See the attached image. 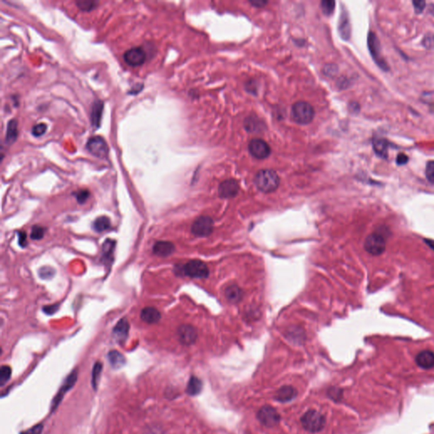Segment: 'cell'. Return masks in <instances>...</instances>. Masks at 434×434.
<instances>
[{
    "label": "cell",
    "instance_id": "46",
    "mask_svg": "<svg viewBox=\"0 0 434 434\" xmlns=\"http://www.w3.org/2000/svg\"><path fill=\"white\" fill-rule=\"evenodd\" d=\"M424 242H425V243H426V244H427V245L432 249V250H434V240H431V239H426H426H424Z\"/></svg>",
    "mask_w": 434,
    "mask_h": 434
},
{
    "label": "cell",
    "instance_id": "2",
    "mask_svg": "<svg viewBox=\"0 0 434 434\" xmlns=\"http://www.w3.org/2000/svg\"><path fill=\"white\" fill-rule=\"evenodd\" d=\"M300 422L305 430L311 433H316L324 428L326 418L317 410H309L300 418Z\"/></svg>",
    "mask_w": 434,
    "mask_h": 434
},
{
    "label": "cell",
    "instance_id": "29",
    "mask_svg": "<svg viewBox=\"0 0 434 434\" xmlns=\"http://www.w3.org/2000/svg\"><path fill=\"white\" fill-rule=\"evenodd\" d=\"M98 2L95 1H76V6L79 10L84 12H90L97 8Z\"/></svg>",
    "mask_w": 434,
    "mask_h": 434
},
{
    "label": "cell",
    "instance_id": "11",
    "mask_svg": "<svg viewBox=\"0 0 434 434\" xmlns=\"http://www.w3.org/2000/svg\"><path fill=\"white\" fill-rule=\"evenodd\" d=\"M248 150L254 158L258 159H266L271 154V148L266 141L261 138H254L248 144Z\"/></svg>",
    "mask_w": 434,
    "mask_h": 434
},
{
    "label": "cell",
    "instance_id": "1",
    "mask_svg": "<svg viewBox=\"0 0 434 434\" xmlns=\"http://www.w3.org/2000/svg\"><path fill=\"white\" fill-rule=\"evenodd\" d=\"M254 184L259 191L265 194L275 192L280 185L278 173L273 170H262L254 178Z\"/></svg>",
    "mask_w": 434,
    "mask_h": 434
},
{
    "label": "cell",
    "instance_id": "40",
    "mask_svg": "<svg viewBox=\"0 0 434 434\" xmlns=\"http://www.w3.org/2000/svg\"><path fill=\"white\" fill-rule=\"evenodd\" d=\"M413 6L415 7V11L416 13H421L422 11H423L424 9H425V6H426V2L425 1H413Z\"/></svg>",
    "mask_w": 434,
    "mask_h": 434
},
{
    "label": "cell",
    "instance_id": "32",
    "mask_svg": "<svg viewBox=\"0 0 434 434\" xmlns=\"http://www.w3.org/2000/svg\"><path fill=\"white\" fill-rule=\"evenodd\" d=\"M11 368L8 366H3L0 370V385L6 384L11 377Z\"/></svg>",
    "mask_w": 434,
    "mask_h": 434
},
{
    "label": "cell",
    "instance_id": "8",
    "mask_svg": "<svg viewBox=\"0 0 434 434\" xmlns=\"http://www.w3.org/2000/svg\"><path fill=\"white\" fill-rule=\"evenodd\" d=\"M257 418L263 426L274 427L281 421V416L278 410L270 405H265L257 413Z\"/></svg>",
    "mask_w": 434,
    "mask_h": 434
},
{
    "label": "cell",
    "instance_id": "42",
    "mask_svg": "<svg viewBox=\"0 0 434 434\" xmlns=\"http://www.w3.org/2000/svg\"><path fill=\"white\" fill-rule=\"evenodd\" d=\"M42 431H43V425L38 424L37 426H33V428H31L22 434H41Z\"/></svg>",
    "mask_w": 434,
    "mask_h": 434
},
{
    "label": "cell",
    "instance_id": "25",
    "mask_svg": "<svg viewBox=\"0 0 434 434\" xmlns=\"http://www.w3.org/2000/svg\"><path fill=\"white\" fill-rule=\"evenodd\" d=\"M202 387V382H201V380L196 378V377L193 376L189 379V383H188V386H187L186 391L189 395L195 396V395H197V394H200V392H201Z\"/></svg>",
    "mask_w": 434,
    "mask_h": 434
},
{
    "label": "cell",
    "instance_id": "39",
    "mask_svg": "<svg viewBox=\"0 0 434 434\" xmlns=\"http://www.w3.org/2000/svg\"><path fill=\"white\" fill-rule=\"evenodd\" d=\"M59 304L45 305V306H43V312L47 314V315H49V316H51V315H54V313L56 312L57 310H59Z\"/></svg>",
    "mask_w": 434,
    "mask_h": 434
},
{
    "label": "cell",
    "instance_id": "9",
    "mask_svg": "<svg viewBox=\"0 0 434 434\" xmlns=\"http://www.w3.org/2000/svg\"><path fill=\"white\" fill-rule=\"evenodd\" d=\"M368 47H369L370 53L372 54V58L374 59L379 67L383 70H388V66L386 63L385 59L383 58L381 49L380 41L374 33H370L368 35Z\"/></svg>",
    "mask_w": 434,
    "mask_h": 434
},
{
    "label": "cell",
    "instance_id": "18",
    "mask_svg": "<svg viewBox=\"0 0 434 434\" xmlns=\"http://www.w3.org/2000/svg\"><path fill=\"white\" fill-rule=\"evenodd\" d=\"M297 396V390L292 386H283L278 391L276 392V400L280 403H287L295 399Z\"/></svg>",
    "mask_w": 434,
    "mask_h": 434
},
{
    "label": "cell",
    "instance_id": "7",
    "mask_svg": "<svg viewBox=\"0 0 434 434\" xmlns=\"http://www.w3.org/2000/svg\"><path fill=\"white\" fill-rule=\"evenodd\" d=\"M214 221L209 216H200L192 225L191 232L196 237H207L213 232Z\"/></svg>",
    "mask_w": 434,
    "mask_h": 434
},
{
    "label": "cell",
    "instance_id": "33",
    "mask_svg": "<svg viewBox=\"0 0 434 434\" xmlns=\"http://www.w3.org/2000/svg\"><path fill=\"white\" fill-rule=\"evenodd\" d=\"M321 11L326 16H330L334 11V1H322L321 3Z\"/></svg>",
    "mask_w": 434,
    "mask_h": 434
},
{
    "label": "cell",
    "instance_id": "28",
    "mask_svg": "<svg viewBox=\"0 0 434 434\" xmlns=\"http://www.w3.org/2000/svg\"><path fill=\"white\" fill-rule=\"evenodd\" d=\"M116 242L111 239L107 240L103 244V261L106 262H112L113 261V253L115 249Z\"/></svg>",
    "mask_w": 434,
    "mask_h": 434
},
{
    "label": "cell",
    "instance_id": "6",
    "mask_svg": "<svg viewBox=\"0 0 434 434\" xmlns=\"http://www.w3.org/2000/svg\"><path fill=\"white\" fill-rule=\"evenodd\" d=\"M88 151L100 159H106L109 155V146L101 136H94L88 140L86 145Z\"/></svg>",
    "mask_w": 434,
    "mask_h": 434
},
{
    "label": "cell",
    "instance_id": "37",
    "mask_svg": "<svg viewBox=\"0 0 434 434\" xmlns=\"http://www.w3.org/2000/svg\"><path fill=\"white\" fill-rule=\"evenodd\" d=\"M54 269H52L51 267H43L39 271V275L43 279H49L54 276Z\"/></svg>",
    "mask_w": 434,
    "mask_h": 434
},
{
    "label": "cell",
    "instance_id": "16",
    "mask_svg": "<svg viewBox=\"0 0 434 434\" xmlns=\"http://www.w3.org/2000/svg\"><path fill=\"white\" fill-rule=\"evenodd\" d=\"M130 325L127 318H122L117 322L116 326L114 327L113 335L118 342H125L128 336L129 332Z\"/></svg>",
    "mask_w": 434,
    "mask_h": 434
},
{
    "label": "cell",
    "instance_id": "36",
    "mask_svg": "<svg viewBox=\"0 0 434 434\" xmlns=\"http://www.w3.org/2000/svg\"><path fill=\"white\" fill-rule=\"evenodd\" d=\"M426 177L428 182L434 184V160L427 162L426 165Z\"/></svg>",
    "mask_w": 434,
    "mask_h": 434
},
{
    "label": "cell",
    "instance_id": "3",
    "mask_svg": "<svg viewBox=\"0 0 434 434\" xmlns=\"http://www.w3.org/2000/svg\"><path fill=\"white\" fill-rule=\"evenodd\" d=\"M292 118L298 124L306 125L312 122L315 111L307 102H297L292 107Z\"/></svg>",
    "mask_w": 434,
    "mask_h": 434
},
{
    "label": "cell",
    "instance_id": "19",
    "mask_svg": "<svg viewBox=\"0 0 434 434\" xmlns=\"http://www.w3.org/2000/svg\"><path fill=\"white\" fill-rule=\"evenodd\" d=\"M140 317L145 323L156 324L161 319V314L156 308L145 307L141 310Z\"/></svg>",
    "mask_w": 434,
    "mask_h": 434
},
{
    "label": "cell",
    "instance_id": "5",
    "mask_svg": "<svg viewBox=\"0 0 434 434\" xmlns=\"http://www.w3.org/2000/svg\"><path fill=\"white\" fill-rule=\"evenodd\" d=\"M364 248L372 255H380L386 249V238L380 232H374L366 238Z\"/></svg>",
    "mask_w": 434,
    "mask_h": 434
},
{
    "label": "cell",
    "instance_id": "12",
    "mask_svg": "<svg viewBox=\"0 0 434 434\" xmlns=\"http://www.w3.org/2000/svg\"><path fill=\"white\" fill-rule=\"evenodd\" d=\"M178 339L184 345H192L196 342L198 332L196 328L191 325H182L178 329Z\"/></svg>",
    "mask_w": 434,
    "mask_h": 434
},
{
    "label": "cell",
    "instance_id": "30",
    "mask_svg": "<svg viewBox=\"0 0 434 434\" xmlns=\"http://www.w3.org/2000/svg\"><path fill=\"white\" fill-rule=\"evenodd\" d=\"M102 364L100 362H97L94 367L92 374V384L95 389H97L98 384L100 383V376L102 372Z\"/></svg>",
    "mask_w": 434,
    "mask_h": 434
},
{
    "label": "cell",
    "instance_id": "15",
    "mask_svg": "<svg viewBox=\"0 0 434 434\" xmlns=\"http://www.w3.org/2000/svg\"><path fill=\"white\" fill-rule=\"evenodd\" d=\"M175 249V245L169 241H158L153 246V253L159 257L170 256Z\"/></svg>",
    "mask_w": 434,
    "mask_h": 434
},
{
    "label": "cell",
    "instance_id": "23",
    "mask_svg": "<svg viewBox=\"0 0 434 434\" xmlns=\"http://www.w3.org/2000/svg\"><path fill=\"white\" fill-rule=\"evenodd\" d=\"M351 24L348 15L346 12H342L339 22V33L344 40H348L351 37Z\"/></svg>",
    "mask_w": 434,
    "mask_h": 434
},
{
    "label": "cell",
    "instance_id": "14",
    "mask_svg": "<svg viewBox=\"0 0 434 434\" xmlns=\"http://www.w3.org/2000/svg\"><path fill=\"white\" fill-rule=\"evenodd\" d=\"M76 379H77V372H76V371H74V372H71V374L66 378V380H65V383H64L62 387H61L60 391L58 393L57 396L54 398V401H53V405H52V409H53V410L57 407V405H59V402L61 401V399H62L63 396L65 395V393L69 391L70 388H72L74 384L76 383Z\"/></svg>",
    "mask_w": 434,
    "mask_h": 434
},
{
    "label": "cell",
    "instance_id": "31",
    "mask_svg": "<svg viewBox=\"0 0 434 434\" xmlns=\"http://www.w3.org/2000/svg\"><path fill=\"white\" fill-rule=\"evenodd\" d=\"M45 232H46V229L44 227H41V226H34L32 228V232H31L30 237H31V238L33 240H41L44 237Z\"/></svg>",
    "mask_w": 434,
    "mask_h": 434
},
{
    "label": "cell",
    "instance_id": "20",
    "mask_svg": "<svg viewBox=\"0 0 434 434\" xmlns=\"http://www.w3.org/2000/svg\"><path fill=\"white\" fill-rule=\"evenodd\" d=\"M103 111H104V102L101 100H96L94 103L91 110V122L93 127L99 128L101 124V119H102Z\"/></svg>",
    "mask_w": 434,
    "mask_h": 434
},
{
    "label": "cell",
    "instance_id": "22",
    "mask_svg": "<svg viewBox=\"0 0 434 434\" xmlns=\"http://www.w3.org/2000/svg\"><path fill=\"white\" fill-rule=\"evenodd\" d=\"M18 123L17 120H11L7 125L6 131V143L7 144H12L17 141L18 137Z\"/></svg>",
    "mask_w": 434,
    "mask_h": 434
},
{
    "label": "cell",
    "instance_id": "44",
    "mask_svg": "<svg viewBox=\"0 0 434 434\" xmlns=\"http://www.w3.org/2000/svg\"><path fill=\"white\" fill-rule=\"evenodd\" d=\"M19 237V244L22 248H25L27 245V234L24 232H20L18 234Z\"/></svg>",
    "mask_w": 434,
    "mask_h": 434
},
{
    "label": "cell",
    "instance_id": "26",
    "mask_svg": "<svg viewBox=\"0 0 434 434\" xmlns=\"http://www.w3.org/2000/svg\"><path fill=\"white\" fill-rule=\"evenodd\" d=\"M108 359L111 366L116 369H119L126 364V358L119 351H111L108 354Z\"/></svg>",
    "mask_w": 434,
    "mask_h": 434
},
{
    "label": "cell",
    "instance_id": "17",
    "mask_svg": "<svg viewBox=\"0 0 434 434\" xmlns=\"http://www.w3.org/2000/svg\"><path fill=\"white\" fill-rule=\"evenodd\" d=\"M415 363L424 370L434 367V353L430 351H423L415 356Z\"/></svg>",
    "mask_w": 434,
    "mask_h": 434
},
{
    "label": "cell",
    "instance_id": "10",
    "mask_svg": "<svg viewBox=\"0 0 434 434\" xmlns=\"http://www.w3.org/2000/svg\"><path fill=\"white\" fill-rule=\"evenodd\" d=\"M123 59L127 65L132 67H137L145 62L147 54L142 47H133L125 52Z\"/></svg>",
    "mask_w": 434,
    "mask_h": 434
},
{
    "label": "cell",
    "instance_id": "24",
    "mask_svg": "<svg viewBox=\"0 0 434 434\" xmlns=\"http://www.w3.org/2000/svg\"><path fill=\"white\" fill-rule=\"evenodd\" d=\"M373 148L376 154L387 159L388 155V143L383 138H378L373 141Z\"/></svg>",
    "mask_w": 434,
    "mask_h": 434
},
{
    "label": "cell",
    "instance_id": "38",
    "mask_svg": "<svg viewBox=\"0 0 434 434\" xmlns=\"http://www.w3.org/2000/svg\"><path fill=\"white\" fill-rule=\"evenodd\" d=\"M422 44L426 49H431L434 48V34H426L422 40Z\"/></svg>",
    "mask_w": 434,
    "mask_h": 434
},
{
    "label": "cell",
    "instance_id": "21",
    "mask_svg": "<svg viewBox=\"0 0 434 434\" xmlns=\"http://www.w3.org/2000/svg\"><path fill=\"white\" fill-rule=\"evenodd\" d=\"M225 296L228 300V302L237 304V303L240 302L243 299V290L236 284H232V285L227 287L225 290Z\"/></svg>",
    "mask_w": 434,
    "mask_h": 434
},
{
    "label": "cell",
    "instance_id": "27",
    "mask_svg": "<svg viewBox=\"0 0 434 434\" xmlns=\"http://www.w3.org/2000/svg\"><path fill=\"white\" fill-rule=\"evenodd\" d=\"M111 227V220L107 216H105L98 217L93 223V228L95 232H105L106 230L110 229Z\"/></svg>",
    "mask_w": 434,
    "mask_h": 434
},
{
    "label": "cell",
    "instance_id": "35",
    "mask_svg": "<svg viewBox=\"0 0 434 434\" xmlns=\"http://www.w3.org/2000/svg\"><path fill=\"white\" fill-rule=\"evenodd\" d=\"M47 131V125L45 123H39L33 127L32 129V133L36 138L43 136Z\"/></svg>",
    "mask_w": 434,
    "mask_h": 434
},
{
    "label": "cell",
    "instance_id": "43",
    "mask_svg": "<svg viewBox=\"0 0 434 434\" xmlns=\"http://www.w3.org/2000/svg\"><path fill=\"white\" fill-rule=\"evenodd\" d=\"M408 160H409V158H408L406 154H399V155L397 156L396 162L397 164H399V165H403V164H406Z\"/></svg>",
    "mask_w": 434,
    "mask_h": 434
},
{
    "label": "cell",
    "instance_id": "41",
    "mask_svg": "<svg viewBox=\"0 0 434 434\" xmlns=\"http://www.w3.org/2000/svg\"><path fill=\"white\" fill-rule=\"evenodd\" d=\"M328 395L333 399H338L340 396L342 395L341 391L338 388H332L328 390Z\"/></svg>",
    "mask_w": 434,
    "mask_h": 434
},
{
    "label": "cell",
    "instance_id": "4",
    "mask_svg": "<svg viewBox=\"0 0 434 434\" xmlns=\"http://www.w3.org/2000/svg\"><path fill=\"white\" fill-rule=\"evenodd\" d=\"M180 270L183 275L196 279H205L207 278L210 274L207 265L199 259L189 261L186 264L182 266Z\"/></svg>",
    "mask_w": 434,
    "mask_h": 434
},
{
    "label": "cell",
    "instance_id": "45",
    "mask_svg": "<svg viewBox=\"0 0 434 434\" xmlns=\"http://www.w3.org/2000/svg\"><path fill=\"white\" fill-rule=\"evenodd\" d=\"M250 4L251 5H253V6H256V7L261 8V7H263L265 5H267V1H257V0H255V1L250 2Z\"/></svg>",
    "mask_w": 434,
    "mask_h": 434
},
{
    "label": "cell",
    "instance_id": "13",
    "mask_svg": "<svg viewBox=\"0 0 434 434\" xmlns=\"http://www.w3.org/2000/svg\"><path fill=\"white\" fill-rule=\"evenodd\" d=\"M239 192V184L235 179H228L222 182L218 189V194L222 199L234 198Z\"/></svg>",
    "mask_w": 434,
    "mask_h": 434
},
{
    "label": "cell",
    "instance_id": "34",
    "mask_svg": "<svg viewBox=\"0 0 434 434\" xmlns=\"http://www.w3.org/2000/svg\"><path fill=\"white\" fill-rule=\"evenodd\" d=\"M74 195H75V197H76L79 204H84V203L86 202V200H89L90 192L88 189H80L78 191L76 192Z\"/></svg>",
    "mask_w": 434,
    "mask_h": 434
}]
</instances>
